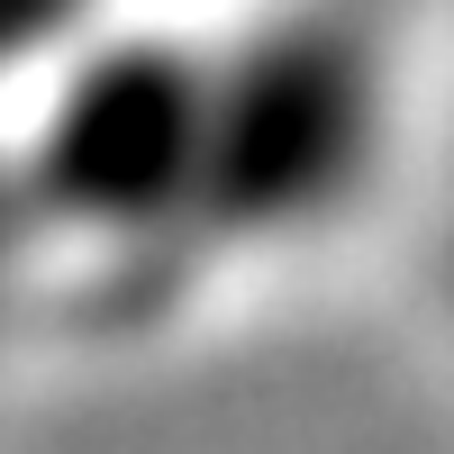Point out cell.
Here are the masks:
<instances>
[{
	"label": "cell",
	"instance_id": "1",
	"mask_svg": "<svg viewBox=\"0 0 454 454\" xmlns=\"http://www.w3.org/2000/svg\"><path fill=\"white\" fill-rule=\"evenodd\" d=\"M391 82L355 19H273L209 73V246L318 237L382 173Z\"/></svg>",
	"mask_w": 454,
	"mask_h": 454
},
{
	"label": "cell",
	"instance_id": "2",
	"mask_svg": "<svg viewBox=\"0 0 454 454\" xmlns=\"http://www.w3.org/2000/svg\"><path fill=\"white\" fill-rule=\"evenodd\" d=\"M209 73L200 46H109L64 82L36 192L100 237H209Z\"/></svg>",
	"mask_w": 454,
	"mask_h": 454
},
{
	"label": "cell",
	"instance_id": "3",
	"mask_svg": "<svg viewBox=\"0 0 454 454\" xmlns=\"http://www.w3.org/2000/svg\"><path fill=\"white\" fill-rule=\"evenodd\" d=\"M445 300H454V237H445Z\"/></svg>",
	"mask_w": 454,
	"mask_h": 454
}]
</instances>
